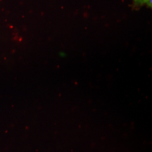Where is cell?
I'll return each instance as SVG.
<instances>
[{
    "instance_id": "obj_1",
    "label": "cell",
    "mask_w": 152,
    "mask_h": 152,
    "mask_svg": "<svg viewBox=\"0 0 152 152\" xmlns=\"http://www.w3.org/2000/svg\"><path fill=\"white\" fill-rule=\"evenodd\" d=\"M134 6H142L147 4L148 6H151V0H134Z\"/></svg>"
}]
</instances>
